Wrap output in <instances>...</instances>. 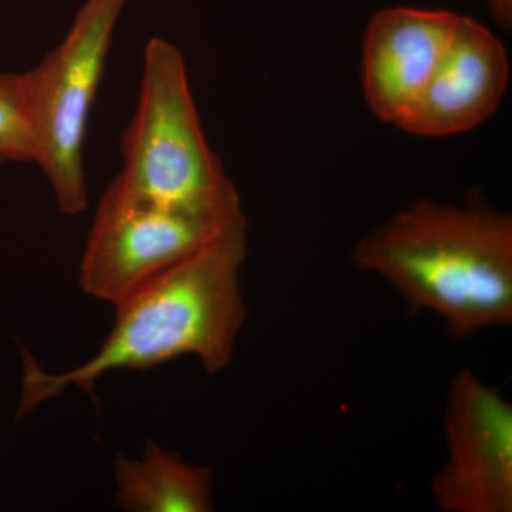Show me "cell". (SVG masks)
<instances>
[{"label":"cell","instance_id":"cell-1","mask_svg":"<svg viewBox=\"0 0 512 512\" xmlns=\"http://www.w3.org/2000/svg\"><path fill=\"white\" fill-rule=\"evenodd\" d=\"M247 256L242 212L194 254L114 305L113 329L82 366L47 373L25 353L19 416L67 387L93 394L97 380L111 370H147L188 355L197 357L208 375L224 372L248 318L241 289Z\"/></svg>","mask_w":512,"mask_h":512},{"label":"cell","instance_id":"cell-2","mask_svg":"<svg viewBox=\"0 0 512 512\" xmlns=\"http://www.w3.org/2000/svg\"><path fill=\"white\" fill-rule=\"evenodd\" d=\"M350 261L410 312L439 316L450 338L512 323V215L481 194L463 205L410 202L360 238Z\"/></svg>","mask_w":512,"mask_h":512},{"label":"cell","instance_id":"cell-3","mask_svg":"<svg viewBox=\"0 0 512 512\" xmlns=\"http://www.w3.org/2000/svg\"><path fill=\"white\" fill-rule=\"evenodd\" d=\"M143 60L137 110L121 138L123 170L114 183L164 207L237 217L244 212L241 198L205 138L183 53L153 37Z\"/></svg>","mask_w":512,"mask_h":512},{"label":"cell","instance_id":"cell-4","mask_svg":"<svg viewBox=\"0 0 512 512\" xmlns=\"http://www.w3.org/2000/svg\"><path fill=\"white\" fill-rule=\"evenodd\" d=\"M126 0H87L56 49L25 73L35 156L64 215L89 207L84 143Z\"/></svg>","mask_w":512,"mask_h":512},{"label":"cell","instance_id":"cell-5","mask_svg":"<svg viewBox=\"0 0 512 512\" xmlns=\"http://www.w3.org/2000/svg\"><path fill=\"white\" fill-rule=\"evenodd\" d=\"M231 220L164 207L128 194L113 181L87 237L80 286L87 295L117 305L194 254Z\"/></svg>","mask_w":512,"mask_h":512},{"label":"cell","instance_id":"cell-6","mask_svg":"<svg viewBox=\"0 0 512 512\" xmlns=\"http://www.w3.org/2000/svg\"><path fill=\"white\" fill-rule=\"evenodd\" d=\"M446 458L431 478L446 512L512 511V404L470 369L451 379L444 409Z\"/></svg>","mask_w":512,"mask_h":512},{"label":"cell","instance_id":"cell-7","mask_svg":"<svg viewBox=\"0 0 512 512\" xmlns=\"http://www.w3.org/2000/svg\"><path fill=\"white\" fill-rule=\"evenodd\" d=\"M510 73L503 42L478 20L460 15L433 76L397 128L429 138L474 130L497 113Z\"/></svg>","mask_w":512,"mask_h":512},{"label":"cell","instance_id":"cell-8","mask_svg":"<svg viewBox=\"0 0 512 512\" xmlns=\"http://www.w3.org/2000/svg\"><path fill=\"white\" fill-rule=\"evenodd\" d=\"M458 18L450 10L416 8L372 16L363 40L362 87L376 119L402 123L433 76Z\"/></svg>","mask_w":512,"mask_h":512},{"label":"cell","instance_id":"cell-9","mask_svg":"<svg viewBox=\"0 0 512 512\" xmlns=\"http://www.w3.org/2000/svg\"><path fill=\"white\" fill-rule=\"evenodd\" d=\"M116 503L130 512L214 511V473L148 440L143 457L114 461Z\"/></svg>","mask_w":512,"mask_h":512},{"label":"cell","instance_id":"cell-10","mask_svg":"<svg viewBox=\"0 0 512 512\" xmlns=\"http://www.w3.org/2000/svg\"><path fill=\"white\" fill-rule=\"evenodd\" d=\"M32 119L25 74L0 73V163H33Z\"/></svg>","mask_w":512,"mask_h":512},{"label":"cell","instance_id":"cell-11","mask_svg":"<svg viewBox=\"0 0 512 512\" xmlns=\"http://www.w3.org/2000/svg\"><path fill=\"white\" fill-rule=\"evenodd\" d=\"M488 10L501 29L510 30L512 26V0H485Z\"/></svg>","mask_w":512,"mask_h":512}]
</instances>
